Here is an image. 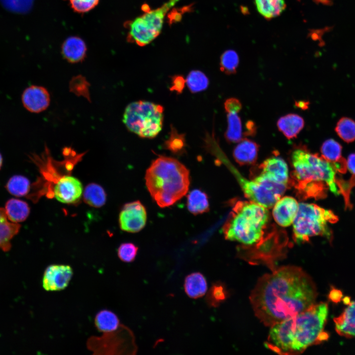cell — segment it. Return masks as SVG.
<instances>
[{"instance_id":"cell-1","label":"cell","mask_w":355,"mask_h":355,"mask_svg":"<svg viewBox=\"0 0 355 355\" xmlns=\"http://www.w3.org/2000/svg\"><path fill=\"white\" fill-rule=\"evenodd\" d=\"M317 296L316 284L307 273L284 266L260 277L249 300L256 317L271 327L311 307Z\"/></svg>"},{"instance_id":"cell-2","label":"cell","mask_w":355,"mask_h":355,"mask_svg":"<svg viewBox=\"0 0 355 355\" xmlns=\"http://www.w3.org/2000/svg\"><path fill=\"white\" fill-rule=\"evenodd\" d=\"M328 313L326 302L315 303L305 311L271 326L265 346L280 355H294L326 340Z\"/></svg>"},{"instance_id":"cell-3","label":"cell","mask_w":355,"mask_h":355,"mask_svg":"<svg viewBox=\"0 0 355 355\" xmlns=\"http://www.w3.org/2000/svg\"><path fill=\"white\" fill-rule=\"evenodd\" d=\"M291 159L292 184L304 198H323L328 190L336 195L339 194L336 182L341 174L346 170L347 160L344 158L332 163L321 155L299 148L292 151Z\"/></svg>"},{"instance_id":"cell-4","label":"cell","mask_w":355,"mask_h":355,"mask_svg":"<svg viewBox=\"0 0 355 355\" xmlns=\"http://www.w3.org/2000/svg\"><path fill=\"white\" fill-rule=\"evenodd\" d=\"M146 186L161 208L171 206L183 197L189 188V172L178 160L160 156L147 169Z\"/></svg>"},{"instance_id":"cell-5","label":"cell","mask_w":355,"mask_h":355,"mask_svg":"<svg viewBox=\"0 0 355 355\" xmlns=\"http://www.w3.org/2000/svg\"><path fill=\"white\" fill-rule=\"evenodd\" d=\"M269 218L267 208L251 201H238L222 227L225 238L251 245L262 238Z\"/></svg>"},{"instance_id":"cell-6","label":"cell","mask_w":355,"mask_h":355,"mask_svg":"<svg viewBox=\"0 0 355 355\" xmlns=\"http://www.w3.org/2000/svg\"><path fill=\"white\" fill-rule=\"evenodd\" d=\"M338 220V217L330 210L314 204L300 203L293 222L294 240L301 243L308 241L312 237L321 236L331 241L332 233L328 224Z\"/></svg>"},{"instance_id":"cell-7","label":"cell","mask_w":355,"mask_h":355,"mask_svg":"<svg viewBox=\"0 0 355 355\" xmlns=\"http://www.w3.org/2000/svg\"><path fill=\"white\" fill-rule=\"evenodd\" d=\"M163 107L146 101L129 104L126 107L123 122L128 130L142 138L152 139L161 131Z\"/></svg>"},{"instance_id":"cell-8","label":"cell","mask_w":355,"mask_h":355,"mask_svg":"<svg viewBox=\"0 0 355 355\" xmlns=\"http://www.w3.org/2000/svg\"><path fill=\"white\" fill-rule=\"evenodd\" d=\"M179 0H169L161 7L153 10L147 4H143L142 10L144 14L125 23L129 30L127 40L140 46L151 42L160 34L167 12Z\"/></svg>"},{"instance_id":"cell-9","label":"cell","mask_w":355,"mask_h":355,"mask_svg":"<svg viewBox=\"0 0 355 355\" xmlns=\"http://www.w3.org/2000/svg\"><path fill=\"white\" fill-rule=\"evenodd\" d=\"M245 196L265 208H271L281 198L287 185L276 182L259 173L250 180L240 178Z\"/></svg>"},{"instance_id":"cell-10","label":"cell","mask_w":355,"mask_h":355,"mask_svg":"<svg viewBox=\"0 0 355 355\" xmlns=\"http://www.w3.org/2000/svg\"><path fill=\"white\" fill-rule=\"evenodd\" d=\"M146 218L145 208L139 201L126 203L119 214L120 228L130 233L139 232L144 227Z\"/></svg>"},{"instance_id":"cell-11","label":"cell","mask_w":355,"mask_h":355,"mask_svg":"<svg viewBox=\"0 0 355 355\" xmlns=\"http://www.w3.org/2000/svg\"><path fill=\"white\" fill-rule=\"evenodd\" d=\"M72 276V268L69 265H50L43 273V288L48 291L62 290L68 286Z\"/></svg>"},{"instance_id":"cell-12","label":"cell","mask_w":355,"mask_h":355,"mask_svg":"<svg viewBox=\"0 0 355 355\" xmlns=\"http://www.w3.org/2000/svg\"><path fill=\"white\" fill-rule=\"evenodd\" d=\"M83 192L82 184L77 178L70 175L60 177L55 183L53 195L64 204H74L79 201Z\"/></svg>"},{"instance_id":"cell-13","label":"cell","mask_w":355,"mask_h":355,"mask_svg":"<svg viewBox=\"0 0 355 355\" xmlns=\"http://www.w3.org/2000/svg\"><path fill=\"white\" fill-rule=\"evenodd\" d=\"M24 106L29 111L39 113L49 106L50 97L48 91L43 87L32 85L26 88L22 96Z\"/></svg>"},{"instance_id":"cell-14","label":"cell","mask_w":355,"mask_h":355,"mask_svg":"<svg viewBox=\"0 0 355 355\" xmlns=\"http://www.w3.org/2000/svg\"><path fill=\"white\" fill-rule=\"evenodd\" d=\"M298 208L299 204L294 198L289 196L280 198L274 206V218L280 226H288L293 223Z\"/></svg>"},{"instance_id":"cell-15","label":"cell","mask_w":355,"mask_h":355,"mask_svg":"<svg viewBox=\"0 0 355 355\" xmlns=\"http://www.w3.org/2000/svg\"><path fill=\"white\" fill-rule=\"evenodd\" d=\"M259 168L260 173L276 182L287 185L288 169L283 158L277 156L268 158L260 165Z\"/></svg>"},{"instance_id":"cell-16","label":"cell","mask_w":355,"mask_h":355,"mask_svg":"<svg viewBox=\"0 0 355 355\" xmlns=\"http://www.w3.org/2000/svg\"><path fill=\"white\" fill-rule=\"evenodd\" d=\"M337 333L346 338L355 337V301L351 302L338 317L334 318Z\"/></svg>"},{"instance_id":"cell-17","label":"cell","mask_w":355,"mask_h":355,"mask_svg":"<svg viewBox=\"0 0 355 355\" xmlns=\"http://www.w3.org/2000/svg\"><path fill=\"white\" fill-rule=\"evenodd\" d=\"M239 142L233 153L236 162L240 165L253 164L257 159L259 145L255 142L246 138Z\"/></svg>"},{"instance_id":"cell-18","label":"cell","mask_w":355,"mask_h":355,"mask_svg":"<svg viewBox=\"0 0 355 355\" xmlns=\"http://www.w3.org/2000/svg\"><path fill=\"white\" fill-rule=\"evenodd\" d=\"M19 223L9 221L4 208L0 207V250L8 251L11 248V241L19 232Z\"/></svg>"},{"instance_id":"cell-19","label":"cell","mask_w":355,"mask_h":355,"mask_svg":"<svg viewBox=\"0 0 355 355\" xmlns=\"http://www.w3.org/2000/svg\"><path fill=\"white\" fill-rule=\"evenodd\" d=\"M86 46L84 41L77 36L68 38L62 46L63 57L71 63L82 61L86 56Z\"/></svg>"},{"instance_id":"cell-20","label":"cell","mask_w":355,"mask_h":355,"mask_svg":"<svg viewBox=\"0 0 355 355\" xmlns=\"http://www.w3.org/2000/svg\"><path fill=\"white\" fill-rule=\"evenodd\" d=\"M304 120L300 115L289 113L282 116L277 121L279 130L288 139L297 137L304 126Z\"/></svg>"},{"instance_id":"cell-21","label":"cell","mask_w":355,"mask_h":355,"mask_svg":"<svg viewBox=\"0 0 355 355\" xmlns=\"http://www.w3.org/2000/svg\"><path fill=\"white\" fill-rule=\"evenodd\" d=\"M184 288L186 294L190 298H201L205 295L207 291L206 279L200 272L192 273L186 277Z\"/></svg>"},{"instance_id":"cell-22","label":"cell","mask_w":355,"mask_h":355,"mask_svg":"<svg viewBox=\"0 0 355 355\" xmlns=\"http://www.w3.org/2000/svg\"><path fill=\"white\" fill-rule=\"evenodd\" d=\"M4 208L8 219L13 223H19L24 221L30 213L28 204L16 198L9 199L6 202Z\"/></svg>"},{"instance_id":"cell-23","label":"cell","mask_w":355,"mask_h":355,"mask_svg":"<svg viewBox=\"0 0 355 355\" xmlns=\"http://www.w3.org/2000/svg\"><path fill=\"white\" fill-rule=\"evenodd\" d=\"M94 323L98 330L104 334L115 331L122 325L117 315L107 309L101 310L96 315Z\"/></svg>"},{"instance_id":"cell-24","label":"cell","mask_w":355,"mask_h":355,"mask_svg":"<svg viewBox=\"0 0 355 355\" xmlns=\"http://www.w3.org/2000/svg\"><path fill=\"white\" fill-rule=\"evenodd\" d=\"M83 197L84 201L88 205L96 208L103 207L106 201L105 190L96 183H90L85 187Z\"/></svg>"},{"instance_id":"cell-25","label":"cell","mask_w":355,"mask_h":355,"mask_svg":"<svg viewBox=\"0 0 355 355\" xmlns=\"http://www.w3.org/2000/svg\"><path fill=\"white\" fill-rule=\"evenodd\" d=\"M187 206L188 211L194 215L208 212L209 203L207 195L199 189L192 190L187 196Z\"/></svg>"},{"instance_id":"cell-26","label":"cell","mask_w":355,"mask_h":355,"mask_svg":"<svg viewBox=\"0 0 355 355\" xmlns=\"http://www.w3.org/2000/svg\"><path fill=\"white\" fill-rule=\"evenodd\" d=\"M259 13L265 19H271L279 16L285 9L284 0H255Z\"/></svg>"},{"instance_id":"cell-27","label":"cell","mask_w":355,"mask_h":355,"mask_svg":"<svg viewBox=\"0 0 355 355\" xmlns=\"http://www.w3.org/2000/svg\"><path fill=\"white\" fill-rule=\"evenodd\" d=\"M7 191L11 195L21 197H27L31 190V183L26 177L16 175L11 177L5 185Z\"/></svg>"},{"instance_id":"cell-28","label":"cell","mask_w":355,"mask_h":355,"mask_svg":"<svg viewBox=\"0 0 355 355\" xmlns=\"http://www.w3.org/2000/svg\"><path fill=\"white\" fill-rule=\"evenodd\" d=\"M228 127L224 136L230 143H236L243 140L242 125L240 117L236 113H227Z\"/></svg>"},{"instance_id":"cell-29","label":"cell","mask_w":355,"mask_h":355,"mask_svg":"<svg viewBox=\"0 0 355 355\" xmlns=\"http://www.w3.org/2000/svg\"><path fill=\"white\" fill-rule=\"evenodd\" d=\"M185 80L188 88L193 93L204 91L208 88L209 84L207 76L203 72L198 70L191 71Z\"/></svg>"},{"instance_id":"cell-30","label":"cell","mask_w":355,"mask_h":355,"mask_svg":"<svg viewBox=\"0 0 355 355\" xmlns=\"http://www.w3.org/2000/svg\"><path fill=\"white\" fill-rule=\"evenodd\" d=\"M320 152L321 156L330 162L335 163L343 158L341 156V145L333 139L327 140L322 143Z\"/></svg>"},{"instance_id":"cell-31","label":"cell","mask_w":355,"mask_h":355,"mask_svg":"<svg viewBox=\"0 0 355 355\" xmlns=\"http://www.w3.org/2000/svg\"><path fill=\"white\" fill-rule=\"evenodd\" d=\"M335 131L345 142H351L355 140V122L349 118H341L337 123Z\"/></svg>"},{"instance_id":"cell-32","label":"cell","mask_w":355,"mask_h":355,"mask_svg":"<svg viewBox=\"0 0 355 355\" xmlns=\"http://www.w3.org/2000/svg\"><path fill=\"white\" fill-rule=\"evenodd\" d=\"M239 63L238 54L233 50H228L223 53L220 57V69L226 74L236 72Z\"/></svg>"},{"instance_id":"cell-33","label":"cell","mask_w":355,"mask_h":355,"mask_svg":"<svg viewBox=\"0 0 355 355\" xmlns=\"http://www.w3.org/2000/svg\"><path fill=\"white\" fill-rule=\"evenodd\" d=\"M186 145L185 135L179 134L174 127L171 125L169 139L164 144L165 148L174 153H180L184 150Z\"/></svg>"},{"instance_id":"cell-34","label":"cell","mask_w":355,"mask_h":355,"mask_svg":"<svg viewBox=\"0 0 355 355\" xmlns=\"http://www.w3.org/2000/svg\"><path fill=\"white\" fill-rule=\"evenodd\" d=\"M226 296L224 287L221 283H216L212 284L206 297V301L210 307H217Z\"/></svg>"},{"instance_id":"cell-35","label":"cell","mask_w":355,"mask_h":355,"mask_svg":"<svg viewBox=\"0 0 355 355\" xmlns=\"http://www.w3.org/2000/svg\"><path fill=\"white\" fill-rule=\"evenodd\" d=\"M34 0H0L2 6L7 10L19 14L29 11Z\"/></svg>"},{"instance_id":"cell-36","label":"cell","mask_w":355,"mask_h":355,"mask_svg":"<svg viewBox=\"0 0 355 355\" xmlns=\"http://www.w3.org/2000/svg\"><path fill=\"white\" fill-rule=\"evenodd\" d=\"M138 250V248L131 243L121 244L117 249V255L123 262L130 263L135 259Z\"/></svg>"},{"instance_id":"cell-37","label":"cell","mask_w":355,"mask_h":355,"mask_svg":"<svg viewBox=\"0 0 355 355\" xmlns=\"http://www.w3.org/2000/svg\"><path fill=\"white\" fill-rule=\"evenodd\" d=\"M71 8L76 12L84 13L94 8L99 0H69Z\"/></svg>"},{"instance_id":"cell-38","label":"cell","mask_w":355,"mask_h":355,"mask_svg":"<svg viewBox=\"0 0 355 355\" xmlns=\"http://www.w3.org/2000/svg\"><path fill=\"white\" fill-rule=\"evenodd\" d=\"M242 107L241 103L235 98H229L224 103V108L227 113H238L241 110Z\"/></svg>"},{"instance_id":"cell-39","label":"cell","mask_w":355,"mask_h":355,"mask_svg":"<svg viewBox=\"0 0 355 355\" xmlns=\"http://www.w3.org/2000/svg\"><path fill=\"white\" fill-rule=\"evenodd\" d=\"M186 80L181 75H176L172 77V85L170 88L171 91H175L181 94L185 87Z\"/></svg>"},{"instance_id":"cell-40","label":"cell","mask_w":355,"mask_h":355,"mask_svg":"<svg viewBox=\"0 0 355 355\" xmlns=\"http://www.w3.org/2000/svg\"><path fill=\"white\" fill-rule=\"evenodd\" d=\"M190 8V6H188L182 8L180 11H178V9L173 10V11H171L168 15L170 24H171L173 23L179 21L181 19L182 14L184 13V12L188 11Z\"/></svg>"},{"instance_id":"cell-41","label":"cell","mask_w":355,"mask_h":355,"mask_svg":"<svg viewBox=\"0 0 355 355\" xmlns=\"http://www.w3.org/2000/svg\"><path fill=\"white\" fill-rule=\"evenodd\" d=\"M347 169L350 173L355 176V153L350 154L347 160Z\"/></svg>"},{"instance_id":"cell-42","label":"cell","mask_w":355,"mask_h":355,"mask_svg":"<svg viewBox=\"0 0 355 355\" xmlns=\"http://www.w3.org/2000/svg\"><path fill=\"white\" fill-rule=\"evenodd\" d=\"M247 130L244 134V135L252 136L255 134L256 126L252 121H248L246 123Z\"/></svg>"},{"instance_id":"cell-43","label":"cell","mask_w":355,"mask_h":355,"mask_svg":"<svg viewBox=\"0 0 355 355\" xmlns=\"http://www.w3.org/2000/svg\"><path fill=\"white\" fill-rule=\"evenodd\" d=\"M295 104L296 106L302 109H306L308 108L309 103L307 101H299L296 102Z\"/></svg>"},{"instance_id":"cell-44","label":"cell","mask_w":355,"mask_h":355,"mask_svg":"<svg viewBox=\"0 0 355 355\" xmlns=\"http://www.w3.org/2000/svg\"><path fill=\"white\" fill-rule=\"evenodd\" d=\"M340 292L339 290L336 291V294H335V289H334L333 290L331 291V292L330 293V298L332 299V300L336 302V299L337 298L340 299L341 295H340Z\"/></svg>"},{"instance_id":"cell-45","label":"cell","mask_w":355,"mask_h":355,"mask_svg":"<svg viewBox=\"0 0 355 355\" xmlns=\"http://www.w3.org/2000/svg\"><path fill=\"white\" fill-rule=\"evenodd\" d=\"M317 2H320L326 5H331L332 2L330 0H316Z\"/></svg>"},{"instance_id":"cell-46","label":"cell","mask_w":355,"mask_h":355,"mask_svg":"<svg viewBox=\"0 0 355 355\" xmlns=\"http://www.w3.org/2000/svg\"><path fill=\"white\" fill-rule=\"evenodd\" d=\"M2 162H3V159L1 154L0 153V170L2 167Z\"/></svg>"}]
</instances>
